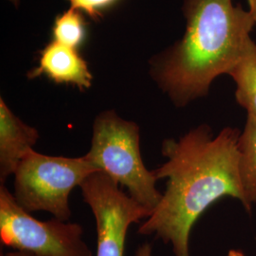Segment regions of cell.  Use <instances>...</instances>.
Returning a JSON list of instances; mask_svg holds the SVG:
<instances>
[{"label":"cell","mask_w":256,"mask_h":256,"mask_svg":"<svg viewBox=\"0 0 256 256\" xmlns=\"http://www.w3.org/2000/svg\"><path fill=\"white\" fill-rule=\"evenodd\" d=\"M240 131L222 129L216 136L208 124L192 128L178 138H166V162L154 171L167 180L162 200L138 232L170 244L174 256H190L194 226L212 204L232 198L247 210L238 171Z\"/></svg>","instance_id":"obj_1"},{"label":"cell","mask_w":256,"mask_h":256,"mask_svg":"<svg viewBox=\"0 0 256 256\" xmlns=\"http://www.w3.org/2000/svg\"><path fill=\"white\" fill-rule=\"evenodd\" d=\"M186 30L149 61V74L176 108L206 97L214 81L238 63L256 22L232 0H185Z\"/></svg>","instance_id":"obj_2"},{"label":"cell","mask_w":256,"mask_h":256,"mask_svg":"<svg viewBox=\"0 0 256 256\" xmlns=\"http://www.w3.org/2000/svg\"><path fill=\"white\" fill-rule=\"evenodd\" d=\"M84 156L148 210L153 212L160 204L162 192L156 188L154 171L144 162L137 122L122 118L115 110L102 111L94 120L92 146Z\"/></svg>","instance_id":"obj_3"},{"label":"cell","mask_w":256,"mask_h":256,"mask_svg":"<svg viewBox=\"0 0 256 256\" xmlns=\"http://www.w3.org/2000/svg\"><path fill=\"white\" fill-rule=\"evenodd\" d=\"M97 172L84 156H52L34 149L25 156L14 176V196L30 214L43 210L57 220L70 221L72 216L70 194Z\"/></svg>","instance_id":"obj_4"},{"label":"cell","mask_w":256,"mask_h":256,"mask_svg":"<svg viewBox=\"0 0 256 256\" xmlns=\"http://www.w3.org/2000/svg\"><path fill=\"white\" fill-rule=\"evenodd\" d=\"M0 242L36 256H94L78 223L41 221L22 209L6 185H0Z\"/></svg>","instance_id":"obj_5"},{"label":"cell","mask_w":256,"mask_h":256,"mask_svg":"<svg viewBox=\"0 0 256 256\" xmlns=\"http://www.w3.org/2000/svg\"><path fill=\"white\" fill-rule=\"evenodd\" d=\"M80 189L96 222V256H124L130 226L147 220L152 212L102 172L88 176Z\"/></svg>","instance_id":"obj_6"},{"label":"cell","mask_w":256,"mask_h":256,"mask_svg":"<svg viewBox=\"0 0 256 256\" xmlns=\"http://www.w3.org/2000/svg\"><path fill=\"white\" fill-rule=\"evenodd\" d=\"M41 76L57 84L75 86L81 92L90 90L93 84V74L88 63L78 50L54 40L40 52L38 66L27 74L30 80Z\"/></svg>","instance_id":"obj_7"},{"label":"cell","mask_w":256,"mask_h":256,"mask_svg":"<svg viewBox=\"0 0 256 256\" xmlns=\"http://www.w3.org/2000/svg\"><path fill=\"white\" fill-rule=\"evenodd\" d=\"M40 134L18 118L0 98V185L14 176L25 156L34 149Z\"/></svg>","instance_id":"obj_8"},{"label":"cell","mask_w":256,"mask_h":256,"mask_svg":"<svg viewBox=\"0 0 256 256\" xmlns=\"http://www.w3.org/2000/svg\"><path fill=\"white\" fill-rule=\"evenodd\" d=\"M238 171L247 200V212L256 203V118L248 116L238 142Z\"/></svg>","instance_id":"obj_9"},{"label":"cell","mask_w":256,"mask_h":256,"mask_svg":"<svg viewBox=\"0 0 256 256\" xmlns=\"http://www.w3.org/2000/svg\"><path fill=\"white\" fill-rule=\"evenodd\" d=\"M229 75L236 84L238 104L256 118V44L252 38Z\"/></svg>","instance_id":"obj_10"},{"label":"cell","mask_w":256,"mask_h":256,"mask_svg":"<svg viewBox=\"0 0 256 256\" xmlns=\"http://www.w3.org/2000/svg\"><path fill=\"white\" fill-rule=\"evenodd\" d=\"M81 12L70 9L56 16L52 28L54 40L72 48L82 46L86 36V19Z\"/></svg>","instance_id":"obj_11"},{"label":"cell","mask_w":256,"mask_h":256,"mask_svg":"<svg viewBox=\"0 0 256 256\" xmlns=\"http://www.w3.org/2000/svg\"><path fill=\"white\" fill-rule=\"evenodd\" d=\"M70 8L81 12L93 20H101L104 14L119 0H66Z\"/></svg>","instance_id":"obj_12"},{"label":"cell","mask_w":256,"mask_h":256,"mask_svg":"<svg viewBox=\"0 0 256 256\" xmlns=\"http://www.w3.org/2000/svg\"><path fill=\"white\" fill-rule=\"evenodd\" d=\"M135 256H153V248L150 243H144L138 248Z\"/></svg>","instance_id":"obj_13"},{"label":"cell","mask_w":256,"mask_h":256,"mask_svg":"<svg viewBox=\"0 0 256 256\" xmlns=\"http://www.w3.org/2000/svg\"><path fill=\"white\" fill-rule=\"evenodd\" d=\"M0 256H36L28 252H19V250H12L9 252H1Z\"/></svg>","instance_id":"obj_14"},{"label":"cell","mask_w":256,"mask_h":256,"mask_svg":"<svg viewBox=\"0 0 256 256\" xmlns=\"http://www.w3.org/2000/svg\"><path fill=\"white\" fill-rule=\"evenodd\" d=\"M248 6H250V14L252 16L256 24V0H248Z\"/></svg>","instance_id":"obj_15"},{"label":"cell","mask_w":256,"mask_h":256,"mask_svg":"<svg viewBox=\"0 0 256 256\" xmlns=\"http://www.w3.org/2000/svg\"><path fill=\"white\" fill-rule=\"evenodd\" d=\"M227 256H246L244 254V252L242 250H230L229 254Z\"/></svg>","instance_id":"obj_16"},{"label":"cell","mask_w":256,"mask_h":256,"mask_svg":"<svg viewBox=\"0 0 256 256\" xmlns=\"http://www.w3.org/2000/svg\"><path fill=\"white\" fill-rule=\"evenodd\" d=\"M9 1L16 9H18L19 7H20V2H21V0H9Z\"/></svg>","instance_id":"obj_17"}]
</instances>
